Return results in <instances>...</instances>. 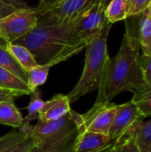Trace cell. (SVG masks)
Wrapping results in <instances>:
<instances>
[{"label":"cell","instance_id":"obj_1","mask_svg":"<svg viewBox=\"0 0 151 152\" xmlns=\"http://www.w3.org/2000/svg\"><path fill=\"white\" fill-rule=\"evenodd\" d=\"M125 26L119 51L109 60L102 75L95 102H109L120 93H135L147 84L141 64L139 41L127 22Z\"/></svg>","mask_w":151,"mask_h":152},{"label":"cell","instance_id":"obj_2","mask_svg":"<svg viewBox=\"0 0 151 152\" xmlns=\"http://www.w3.org/2000/svg\"><path fill=\"white\" fill-rule=\"evenodd\" d=\"M12 43L27 47L38 65L60 57L68 60L83 51L87 45L69 24H38L32 31Z\"/></svg>","mask_w":151,"mask_h":152},{"label":"cell","instance_id":"obj_3","mask_svg":"<svg viewBox=\"0 0 151 152\" xmlns=\"http://www.w3.org/2000/svg\"><path fill=\"white\" fill-rule=\"evenodd\" d=\"M112 24L109 22L86 45L85 60L82 75L74 88L67 95L70 103L97 90L102 75L110 60L108 53V37Z\"/></svg>","mask_w":151,"mask_h":152},{"label":"cell","instance_id":"obj_4","mask_svg":"<svg viewBox=\"0 0 151 152\" xmlns=\"http://www.w3.org/2000/svg\"><path fill=\"white\" fill-rule=\"evenodd\" d=\"M70 112L54 121H40L32 126L29 136L37 152H73L77 136Z\"/></svg>","mask_w":151,"mask_h":152},{"label":"cell","instance_id":"obj_5","mask_svg":"<svg viewBox=\"0 0 151 152\" xmlns=\"http://www.w3.org/2000/svg\"><path fill=\"white\" fill-rule=\"evenodd\" d=\"M117 104L109 102H95L85 114L70 110V115L77 126V132H93L103 134H109L115 118Z\"/></svg>","mask_w":151,"mask_h":152},{"label":"cell","instance_id":"obj_6","mask_svg":"<svg viewBox=\"0 0 151 152\" xmlns=\"http://www.w3.org/2000/svg\"><path fill=\"white\" fill-rule=\"evenodd\" d=\"M38 20V15L31 7L15 10L0 19V38L5 43H12L36 28Z\"/></svg>","mask_w":151,"mask_h":152},{"label":"cell","instance_id":"obj_7","mask_svg":"<svg viewBox=\"0 0 151 152\" xmlns=\"http://www.w3.org/2000/svg\"><path fill=\"white\" fill-rule=\"evenodd\" d=\"M101 1L103 0H62L38 14V24H70L85 11Z\"/></svg>","mask_w":151,"mask_h":152},{"label":"cell","instance_id":"obj_8","mask_svg":"<svg viewBox=\"0 0 151 152\" xmlns=\"http://www.w3.org/2000/svg\"><path fill=\"white\" fill-rule=\"evenodd\" d=\"M107 1L103 0L93 4L69 24L86 44L109 23L105 16Z\"/></svg>","mask_w":151,"mask_h":152},{"label":"cell","instance_id":"obj_9","mask_svg":"<svg viewBox=\"0 0 151 152\" xmlns=\"http://www.w3.org/2000/svg\"><path fill=\"white\" fill-rule=\"evenodd\" d=\"M143 118L144 117L132 101L117 105L115 118L109 134L111 142L115 144L134 122Z\"/></svg>","mask_w":151,"mask_h":152},{"label":"cell","instance_id":"obj_10","mask_svg":"<svg viewBox=\"0 0 151 152\" xmlns=\"http://www.w3.org/2000/svg\"><path fill=\"white\" fill-rule=\"evenodd\" d=\"M113 144L108 134L84 131L77 133L73 152H101Z\"/></svg>","mask_w":151,"mask_h":152},{"label":"cell","instance_id":"obj_11","mask_svg":"<svg viewBox=\"0 0 151 152\" xmlns=\"http://www.w3.org/2000/svg\"><path fill=\"white\" fill-rule=\"evenodd\" d=\"M71 110L70 102L67 95L58 94L49 101L44 102L38 114L40 121H54L68 115Z\"/></svg>","mask_w":151,"mask_h":152},{"label":"cell","instance_id":"obj_12","mask_svg":"<svg viewBox=\"0 0 151 152\" xmlns=\"http://www.w3.org/2000/svg\"><path fill=\"white\" fill-rule=\"evenodd\" d=\"M125 135L134 136L141 152H151V119L134 122L123 136Z\"/></svg>","mask_w":151,"mask_h":152},{"label":"cell","instance_id":"obj_13","mask_svg":"<svg viewBox=\"0 0 151 152\" xmlns=\"http://www.w3.org/2000/svg\"><path fill=\"white\" fill-rule=\"evenodd\" d=\"M139 29L137 39L142 51V55L151 54V3L139 15Z\"/></svg>","mask_w":151,"mask_h":152},{"label":"cell","instance_id":"obj_14","mask_svg":"<svg viewBox=\"0 0 151 152\" xmlns=\"http://www.w3.org/2000/svg\"><path fill=\"white\" fill-rule=\"evenodd\" d=\"M23 116L13 101H4L0 102V124L20 128L23 125Z\"/></svg>","mask_w":151,"mask_h":152},{"label":"cell","instance_id":"obj_15","mask_svg":"<svg viewBox=\"0 0 151 152\" xmlns=\"http://www.w3.org/2000/svg\"><path fill=\"white\" fill-rule=\"evenodd\" d=\"M4 46L27 73L38 65L35 57L27 47L16 43H5Z\"/></svg>","mask_w":151,"mask_h":152},{"label":"cell","instance_id":"obj_16","mask_svg":"<svg viewBox=\"0 0 151 152\" xmlns=\"http://www.w3.org/2000/svg\"><path fill=\"white\" fill-rule=\"evenodd\" d=\"M0 89L21 93L24 95L31 94L26 82L2 67H0Z\"/></svg>","mask_w":151,"mask_h":152},{"label":"cell","instance_id":"obj_17","mask_svg":"<svg viewBox=\"0 0 151 152\" xmlns=\"http://www.w3.org/2000/svg\"><path fill=\"white\" fill-rule=\"evenodd\" d=\"M0 67L9 70L24 82H28V73L20 66L6 47L0 44Z\"/></svg>","mask_w":151,"mask_h":152},{"label":"cell","instance_id":"obj_18","mask_svg":"<svg viewBox=\"0 0 151 152\" xmlns=\"http://www.w3.org/2000/svg\"><path fill=\"white\" fill-rule=\"evenodd\" d=\"M105 16L111 24L126 20L128 18L126 0H111L105 8Z\"/></svg>","mask_w":151,"mask_h":152},{"label":"cell","instance_id":"obj_19","mask_svg":"<svg viewBox=\"0 0 151 152\" xmlns=\"http://www.w3.org/2000/svg\"><path fill=\"white\" fill-rule=\"evenodd\" d=\"M132 102L137 106L144 118L151 116V82L134 93Z\"/></svg>","mask_w":151,"mask_h":152},{"label":"cell","instance_id":"obj_20","mask_svg":"<svg viewBox=\"0 0 151 152\" xmlns=\"http://www.w3.org/2000/svg\"><path fill=\"white\" fill-rule=\"evenodd\" d=\"M50 69L51 67L49 66V64L45 63L42 65H37L28 72L27 84L31 93L46 82Z\"/></svg>","mask_w":151,"mask_h":152},{"label":"cell","instance_id":"obj_21","mask_svg":"<svg viewBox=\"0 0 151 152\" xmlns=\"http://www.w3.org/2000/svg\"><path fill=\"white\" fill-rule=\"evenodd\" d=\"M33 126H22L20 128H19V131H12L8 134H6L4 136L0 137V152L16 145L17 143L23 141L25 138H27L30 131L32 129Z\"/></svg>","mask_w":151,"mask_h":152},{"label":"cell","instance_id":"obj_22","mask_svg":"<svg viewBox=\"0 0 151 152\" xmlns=\"http://www.w3.org/2000/svg\"><path fill=\"white\" fill-rule=\"evenodd\" d=\"M44 103V101L41 98V92L38 89L30 94V101L25 108L28 110V114L23 119L22 126H28L32 121L38 119V114L43 108Z\"/></svg>","mask_w":151,"mask_h":152},{"label":"cell","instance_id":"obj_23","mask_svg":"<svg viewBox=\"0 0 151 152\" xmlns=\"http://www.w3.org/2000/svg\"><path fill=\"white\" fill-rule=\"evenodd\" d=\"M116 152H141L136 140L133 135L122 136L115 144Z\"/></svg>","mask_w":151,"mask_h":152},{"label":"cell","instance_id":"obj_24","mask_svg":"<svg viewBox=\"0 0 151 152\" xmlns=\"http://www.w3.org/2000/svg\"><path fill=\"white\" fill-rule=\"evenodd\" d=\"M127 2V15L138 16L151 3V0H126Z\"/></svg>","mask_w":151,"mask_h":152},{"label":"cell","instance_id":"obj_25","mask_svg":"<svg viewBox=\"0 0 151 152\" xmlns=\"http://www.w3.org/2000/svg\"><path fill=\"white\" fill-rule=\"evenodd\" d=\"M33 149H34V143L32 139L28 135L20 142L1 152H30Z\"/></svg>","mask_w":151,"mask_h":152},{"label":"cell","instance_id":"obj_26","mask_svg":"<svg viewBox=\"0 0 151 152\" xmlns=\"http://www.w3.org/2000/svg\"><path fill=\"white\" fill-rule=\"evenodd\" d=\"M141 64L146 83L151 82V54L149 56L142 55L141 57Z\"/></svg>","mask_w":151,"mask_h":152},{"label":"cell","instance_id":"obj_27","mask_svg":"<svg viewBox=\"0 0 151 152\" xmlns=\"http://www.w3.org/2000/svg\"><path fill=\"white\" fill-rule=\"evenodd\" d=\"M61 1H62V0H39L37 6L35 7V8H33V10L38 15V14H40V13L47 11L48 9H50L53 5L57 4Z\"/></svg>","mask_w":151,"mask_h":152},{"label":"cell","instance_id":"obj_28","mask_svg":"<svg viewBox=\"0 0 151 152\" xmlns=\"http://www.w3.org/2000/svg\"><path fill=\"white\" fill-rule=\"evenodd\" d=\"M24 94L18 92L9 91V90H4L0 89V102L4 101H13L14 99L23 96Z\"/></svg>","mask_w":151,"mask_h":152},{"label":"cell","instance_id":"obj_29","mask_svg":"<svg viewBox=\"0 0 151 152\" xmlns=\"http://www.w3.org/2000/svg\"><path fill=\"white\" fill-rule=\"evenodd\" d=\"M1 2L13 7L15 10L18 9H28L30 8L24 0H0Z\"/></svg>","mask_w":151,"mask_h":152},{"label":"cell","instance_id":"obj_30","mask_svg":"<svg viewBox=\"0 0 151 152\" xmlns=\"http://www.w3.org/2000/svg\"><path fill=\"white\" fill-rule=\"evenodd\" d=\"M14 11H15V9L13 7H12V6H10V5L0 1V19L5 17L6 15L12 13Z\"/></svg>","mask_w":151,"mask_h":152},{"label":"cell","instance_id":"obj_31","mask_svg":"<svg viewBox=\"0 0 151 152\" xmlns=\"http://www.w3.org/2000/svg\"><path fill=\"white\" fill-rule=\"evenodd\" d=\"M101 152H116V151H115V147H114V144L111 145V146H109V147H108L107 149H105L104 151H102Z\"/></svg>","mask_w":151,"mask_h":152},{"label":"cell","instance_id":"obj_32","mask_svg":"<svg viewBox=\"0 0 151 152\" xmlns=\"http://www.w3.org/2000/svg\"><path fill=\"white\" fill-rule=\"evenodd\" d=\"M30 152H37V151H36V149H35V147H34V149H33V150H32Z\"/></svg>","mask_w":151,"mask_h":152}]
</instances>
